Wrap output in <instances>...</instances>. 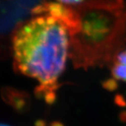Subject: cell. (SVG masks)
I'll use <instances>...</instances> for the list:
<instances>
[{
	"mask_svg": "<svg viewBox=\"0 0 126 126\" xmlns=\"http://www.w3.org/2000/svg\"><path fill=\"white\" fill-rule=\"evenodd\" d=\"M52 11L65 24L70 56L76 67L111 62L126 44V10L122 0H85L78 5L54 2Z\"/></svg>",
	"mask_w": 126,
	"mask_h": 126,
	"instance_id": "7a4b0ae2",
	"label": "cell"
},
{
	"mask_svg": "<svg viewBox=\"0 0 126 126\" xmlns=\"http://www.w3.org/2000/svg\"><path fill=\"white\" fill-rule=\"evenodd\" d=\"M59 3L65 5H78L84 2L85 0H56Z\"/></svg>",
	"mask_w": 126,
	"mask_h": 126,
	"instance_id": "277c9868",
	"label": "cell"
},
{
	"mask_svg": "<svg viewBox=\"0 0 126 126\" xmlns=\"http://www.w3.org/2000/svg\"><path fill=\"white\" fill-rule=\"evenodd\" d=\"M12 44L15 69L35 80L37 94L52 103L70 56V37L65 24L43 2L32 10L31 18L17 24Z\"/></svg>",
	"mask_w": 126,
	"mask_h": 126,
	"instance_id": "6da1fadb",
	"label": "cell"
},
{
	"mask_svg": "<svg viewBox=\"0 0 126 126\" xmlns=\"http://www.w3.org/2000/svg\"><path fill=\"white\" fill-rule=\"evenodd\" d=\"M110 63L114 80L126 83V49L120 51Z\"/></svg>",
	"mask_w": 126,
	"mask_h": 126,
	"instance_id": "3957f363",
	"label": "cell"
},
{
	"mask_svg": "<svg viewBox=\"0 0 126 126\" xmlns=\"http://www.w3.org/2000/svg\"><path fill=\"white\" fill-rule=\"evenodd\" d=\"M1 126H9V125H5V124H2Z\"/></svg>",
	"mask_w": 126,
	"mask_h": 126,
	"instance_id": "5b68a950",
	"label": "cell"
}]
</instances>
